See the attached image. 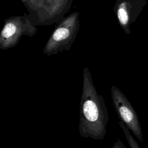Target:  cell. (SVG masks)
Wrapping results in <instances>:
<instances>
[{
  "label": "cell",
  "mask_w": 148,
  "mask_h": 148,
  "mask_svg": "<svg viewBox=\"0 0 148 148\" xmlns=\"http://www.w3.org/2000/svg\"><path fill=\"white\" fill-rule=\"evenodd\" d=\"M119 124L124 132L125 137L130 148H140L138 142L131 135L130 130L125 126V125L121 120L119 121Z\"/></svg>",
  "instance_id": "6"
},
{
  "label": "cell",
  "mask_w": 148,
  "mask_h": 148,
  "mask_svg": "<svg viewBox=\"0 0 148 148\" xmlns=\"http://www.w3.org/2000/svg\"><path fill=\"white\" fill-rule=\"evenodd\" d=\"M21 2L26 7L29 14H32L35 11L39 0H21Z\"/></svg>",
  "instance_id": "7"
},
{
  "label": "cell",
  "mask_w": 148,
  "mask_h": 148,
  "mask_svg": "<svg viewBox=\"0 0 148 148\" xmlns=\"http://www.w3.org/2000/svg\"><path fill=\"white\" fill-rule=\"evenodd\" d=\"M36 32V26L29 14L9 17L4 20L0 33V48L7 50L14 47L23 36L32 37Z\"/></svg>",
  "instance_id": "3"
},
{
  "label": "cell",
  "mask_w": 148,
  "mask_h": 148,
  "mask_svg": "<svg viewBox=\"0 0 148 148\" xmlns=\"http://www.w3.org/2000/svg\"><path fill=\"white\" fill-rule=\"evenodd\" d=\"M111 97L119 119L140 142H143V135L138 116L130 102L123 92L113 86L110 89Z\"/></svg>",
  "instance_id": "5"
},
{
  "label": "cell",
  "mask_w": 148,
  "mask_h": 148,
  "mask_svg": "<svg viewBox=\"0 0 148 148\" xmlns=\"http://www.w3.org/2000/svg\"><path fill=\"white\" fill-rule=\"evenodd\" d=\"M56 24L43 49L47 56L56 55L71 48L80 28L79 13L75 11Z\"/></svg>",
  "instance_id": "2"
},
{
  "label": "cell",
  "mask_w": 148,
  "mask_h": 148,
  "mask_svg": "<svg viewBox=\"0 0 148 148\" xmlns=\"http://www.w3.org/2000/svg\"><path fill=\"white\" fill-rule=\"evenodd\" d=\"M83 77L79 123L80 136L102 140L106 133L109 120L107 107L103 97L98 93L87 67L83 69Z\"/></svg>",
  "instance_id": "1"
},
{
  "label": "cell",
  "mask_w": 148,
  "mask_h": 148,
  "mask_svg": "<svg viewBox=\"0 0 148 148\" xmlns=\"http://www.w3.org/2000/svg\"><path fill=\"white\" fill-rule=\"evenodd\" d=\"M73 0H39L35 11L29 14L36 25L58 23L71 9Z\"/></svg>",
  "instance_id": "4"
},
{
  "label": "cell",
  "mask_w": 148,
  "mask_h": 148,
  "mask_svg": "<svg viewBox=\"0 0 148 148\" xmlns=\"http://www.w3.org/2000/svg\"><path fill=\"white\" fill-rule=\"evenodd\" d=\"M112 148H126V147L124 145L123 143L120 139H117Z\"/></svg>",
  "instance_id": "8"
}]
</instances>
